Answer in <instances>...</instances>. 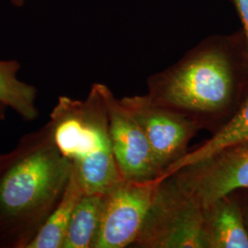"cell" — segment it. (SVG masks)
<instances>
[{"instance_id":"cell-13","label":"cell","mask_w":248,"mask_h":248,"mask_svg":"<svg viewBox=\"0 0 248 248\" xmlns=\"http://www.w3.org/2000/svg\"><path fill=\"white\" fill-rule=\"evenodd\" d=\"M103 207V195L85 193L72 214L62 248H94Z\"/></svg>"},{"instance_id":"cell-1","label":"cell","mask_w":248,"mask_h":248,"mask_svg":"<svg viewBox=\"0 0 248 248\" xmlns=\"http://www.w3.org/2000/svg\"><path fill=\"white\" fill-rule=\"evenodd\" d=\"M73 170L48 122L0 157V248H26L58 204Z\"/></svg>"},{"instance_id":"cell-4","label":"cell","mask_w":248,"mask_h":248,"mask_svg":"<svg viewBox=\"0 0 248 248\" xmlns=\"http://www.w3.org/2000/svg\"><path fill=\"white\" fill-rule=\"evenodd\" d=\"M136 244L150 248H206L202 206L176 179L160 181Z\"/></svg>"},{"instance_id":"cell-3","label":"cell","mask_w":248,"mask_h":248,"mask_svg":"<svg viewBox=\"0 0 248 248\" xmlns=\"http://www.w3.org/2000/svg\"><path fill=\"white\" fill-rule=\"evenodd\" d=\"M229 44L211 37L166 71L149 80L152 100L174 109L221 111L235 89V67Z\"/></svg>"},{"instance_id":"cell-8","label":"cell","mask_w":248,"mask_h":248,"mask_svg":"<svg viewBox=\"0 0 248 248\" xmlns=\"http://www.w3.org/2000/svg\"><path fill=\"white\" fill-rule=\"evenodd\" d=\"M175 175L179 186L206 209L234 190L248 188V144L222 151Z\"/></svg>"},{"instance_id":"cell-7","label":"cell","mask_w":248,"mask_h":248,"mask_svg":"<svg viewBox=\"0 0 248 248\" xmlns=\"http://www.w3.org/2000/svg\"><path fill=\"white\" fill-rule=\"evenodd\" d=\"M121 101L140 124L163 172L185 155L186 144L197 129L193 121L177 109L155 102L149 96L126 97Z\"/></svg>"},{"instance_id":"cell-2","label":"cell","mask_w":248,"mask_h":248,"mask_svg":"<svg viewBox=\"0 0 248 248\" xmlns=\"http://www.w3.org/2000/svg\"><path fill=\"white\" fill-rule=\"evenodd\" d=\"M49 123L53 142L71 161L85 193L104 195L124 178L112 151L106 107L95 84L86 100L59 97Z\"/></svg>"},{"instance_id":"cell-12","label":"cell","mask_w":248,"mask_h":248,"mask_svg":"<svg viewBox=\"0 0 248 248\" xmlns=\"http://www.w3.org/2000/svg\"><path fill=\"white\" fill-rule=\"evenodd\" d=\"M19 68L16 60H0V102L15 110L22 120L32 122L40 115L37 89L18 79Z\"/></svg>"},{"instance_id":"cell-17","label":"cell","mask_w":248,"mask_h":248,"mask_svg":"<svg viewBox=\"0 0 248 248\" xmlns=\"http://www.w3.org/2000/svg\"><path fill=\"white\" fill-rule=\"evenodd\" d=\"M0 157H1V156H0Z\"/></svg>"},{"instance_id":"cell-16","label":"cell","mask_w":248,"mask_h":248,"mask_svg":"<svg viewBox=\"0 0 248 248\" xmlns=\"http://www.w3.org/2000/svg\"><path fill=\"white\" fill-rule=\"evenodd\" d=\"M11 2L13 3V5H15L17 7H22L25 0H11Z\"/></svg>"},{"instance_id":"cell-14","label":"cell","mask_w":248,"mask_h":248,"mask_svg":"<svg viewBox=\"0 0 248 248\" xmlns=\"http://www.w3.org/2000/svg\"><path fill=\"white\" fill-rule=\"evenodd\" d=\"M236 9L243 25V39L245 43V57L248 65V0H231Z\"/></svg>"},{"instance_id":"cell-9","label":"cell","mask_w":248,"mask_h":248,"mask_svg":"<svg viewBox=\"0 0 248 248\" xmlns=\"http://www.w3.org/2000/svg\"><path fill=\"white\" fill-rule=\"evenodd\" d=\"M206 248H248V232L243 215L228 196L204 209Z\"/></svg>"},{"instance_id":"cell-10","label":"cell","mask_w":248,"mask_h":248,"mask_svg":"<svg viewBox=\"0 0 248 248\" xmlns=\"http://www.w3.org/2000/svg\"><path fill=\"white\" fill-rule=\"evenodd\" d=\"M248 144V98L236 114L213 135L211 139L195 151L185 154L182 157L165 169L160 181L175 175L184 168L208 159L222 151Z\"/></svg>"},{"instance_id":"cell-15","label":"cell","mask_w":248,"mask_h":248,"mask_svg":"<svg viewBox=\"0 0 248 248\" xmlns=\"http://www.w3.org/2000/svg\"><path fill=\"white\" fill-rule=\"evenodd\" d=\"M6 108H7V106H5L4 104H2V103L0 102V122L3 121L4 118H5ZM0 156H1V155H0Z\"/></svg>"},{"instance_id":"cell-5","label":"cell","mask_w":248,"mask_h":248,"mask_svg":"<svg viewBox=\"0 0 248 248\" xmlns=\"http://www.w3.org/2000/svg\"><path fill=\"white\" fill-rule=\"evenodd\" d=\"M159 185L158 180L136 182L123 178L104 194L94 248H124L136 244Z\"/></svg>"},{"instance_id":"cell-6","label":"cell","mask_w":248,"mask_h":248,"mask_svg":"<svg viewBox=\"0 0 248 248\" xmlns=\"http://www.w3.org/2000/svg\"><path fill=\"white\" fill-rule=\"evenodd\" d=\"M95 85L106 107L111 146L122 177L136 182L159 181L163 171L140 124L106 85Z\"/></svg>"},{"instance_id":"cell-11","label":"cell","mask_w":248,"mask_h":248,"mask_svg":"<svg viewBox=\"0 0 248 248\" xmlns=\"http://www.w3.org/2000/svg\"><path fill=\"white\" fill-rule=\"evenodd\" d=\"M84 194L85 190L73 168L59 202L26 248H62L72 214Z\"/></svg>"}]
</instances>
